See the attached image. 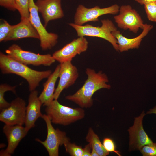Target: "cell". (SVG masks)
Here are the masks:
<instances>
[{"label":"cell","mask_w":156,"mask_h":156,"mask_svg":"<svg viewBox=\"0 0 156 156\" xmlns=\"http://www.w3.org/2000/svg\"><path fill=\"white\" fill-rule=\"evenodd\" d=\"M87 78L82 86L74 94L65 97V99L75 103L82 108L91 107L93 104L94 94L103 88L109 89L111 86L106 75L102 71L96 72L94 70L87 68L85 71Z\"/></svg>","instance_id":"obj_1"},{"label":"cell","mask_w":156,"mask_h":156,"mask_svg":"<svg viewBox=\"0 0 156 156\" xmlns=\"http://www.w3.org/2000/svg\"><path fill=\"white\" fill-rule=\"evenodd\" d=\"M0 68L3 74H14L25 79L30 92L35 90L43 79L47 78L51 70L39 71L33 70L2 52L0 53Z\"/></svg>","instance_id":"obj_2"},{"label":"cell","mask_w":156,"mask_h":156,"mask_svg":"<svg viewBox=\"0 0 156 156\" xmlns=\"http://www.w3.org/2000/svg\"><path fill=\"white\" fill-rule=\"evenodd\" d=\"M45 111L52 123L64 126L83 119L85 114L82 108H73L64 106L56 99L46 106Z\"/></svg>","instance_id":"obj_3"},{"label":"cell","mask_w":156,"mask_h":156,"mask_svg":"<svg viewBox=\"0 0 156 156\" xmlns=\"http://www.w3.org/2000/svg\"><path fill=\"white\" fill-rule=\"evenodd\" d=\"M101 22L100 27L89 24L79 25L72 23L69 25L75 29L79 37L89 36L102 38L109 42L116 51H118L117 41L112 34L113 31L117 30V28L109 19H103Z\"/></svg>","instance_id":"obj_4"},{"label":"cell","mask_w":156,"mask_h":156,"mask_svg":"<svg viewBox=\"0 0 156 156\" xmlns=\"http://www.w3.org/2000/svg\"><path fill=\"white\" fill-rule=\"evenodd\" d=\"M7 55L15 60L26 65L49 66L56 61L52 55H41L23 50L18 45L14 44L5 50Z\"/></svg>","instance_id":"obj_5"},{"label":"cell","mask_w":156,"mask_h":156,"mask_svg":"<svg viewBox=\"0 0 156 156\" xmlns=\"http://www.w3.org/2000/svg\"><path fill=\"white\" fill-rule=\"evenodd\" d=\"M41 118L46 123L47 129V138L44 141L38 138H36V140L44 146L49 156H58L60 146L64 145L70 139L67 136L65 132L54 128L51 120L46 114H42Z\"/></svg>","instance_id":"obj_6"},{"label":"cell","mask_w":156,"mask_h":156,"mask_svg":"<svg viewBox=\"0 0 156 156\" xmlns=\"http://www.w3.org/2000/svg\"><path fill=\"white\" fill-rule=\"evenodd\" d=\"M29 20L40 36V46L42 50L51 49L57 42L58 36L56 34L49 33L42 24L37 7L34 0H29Z\"/></svg>","instance_id":"obj_7"},{"label":"cell","mask_w":156,"mask_h":156,"mask_svg":"<svg viewBox=\"0 0 156 156\" xmlns=\"http://www.w3.org/2000/svg\"><path fill=\"white\" fill-rule=\"evenodd\" d=\"M119 13L114 18L118 27L124 30L129 29L134 33L140 29H143L144 24L137 12L129 5H122L120 7Z\"/></svg>","instance_id":"obj_8"},{"label":"cell","mask_w":156,"mask_h":156,"mask_svg":"<svg viewBox=\"0 0 156 156\" xmlns=\"http://www.w3.org/2000/svg\"><path fill=\"white\" fill-rule=\"evenodd\" d=\"M119 6L116 4L105 8L98 6L88 8L82 5L77 8L74 17V23L82 25L89 22H96L99 21L101 16L106 14H116L119 12Z\"/></svg>","instance_id":"obj_9"},{"label":"cell","mask_w":156,"mask_h":156,"mask_svg":"<svg viewBox=\"0 0 156 156\" xmlns=\"http://www.w3.org/2000/svg\"><path fill=\"white\" fill-rule=\"evenodd\" d=\"M26 107L24 100L16 98L8 107L1 110L0 121L7 125H22L25 122Z\"/></svg>","instance_id":"obj_10"},{"label":"cell","mask_w":156,"mask_h":156,"mask_svg":"<svg viewBox=\"0 0 156 156\" xmlns=\"http://www.w3.org/2000/svg\"><path fill=\"white\" fill-rule=\"evenodd\" d=\"M145 115L143 111L139 116L135 118L133 125L128 130L129 134V151L140 150L143 146L153 142L143 127V120Z\"/></svg>","instance_id":"obj_11"},{"label":"cell","mask_w":156,"mask_h":156,"mask_svg":"<svg viewBox=\"0 0 156 156\" xmlns=\"http://www.w3.org/2000/svg\"><path fill=\"white\" fill-rule=\"evenodd\" d=\"M88 44L85 37H80L56 51L52 55L55 60L60 63L71 61L77 55L86 51Z\"/></svg>","instance_id":"obj_12"},{"label":"cell","mask_w":156,"mask_h":156,"mask_svg":"<svg viewBox=\"0 0 156 156\" xmlns=\"http://www.w3.org/2000/svg\"><path fill=\"white\" fill-rule=\"evenodd\" d=\"M59 80L54 94V99L57 100L62 91L73 85L78 79L79 74L77 68L71 61L60 64Z\"/></svg>","instance_id":"obj_13"},{"label":"cell","mask_w":156,"mask_h":156,"mask_svg":"<svg viewBox=\"0 0 156 156\" xmlns=\"http://www.w3.org/2000/svg\"><path fill=\"white\" fill-rule=\"evenodd\" d=\"M3 131L7 138L8 144L5 150L1 151L0 156H10L28 131L22 125L6 124L3 127Z\"/></svg>","instance_id":"obj_14"},{"label":"cell","mask_w":156,"mask_h":156,"mask_svg":"<svg viewBox=\"0 0 156 156\" xmlns=\"http://www.w3.org/2000/svg\"><path fill=\"white\" fill-rule=\"evenodd\" d=\"M35 4L38 12L41 14L45 27L49 21L64 16L61 0H37Z\"/></svg>","instance_id":"obj_15"},{"label":"cell","mask_w":156,"mask_h":156,"mask_svg":"<svg viewBox=\"0 0 156 156\" xmlns=\"http://www.w3.org/2000/svg\"><path fill=\"white\" fill-rule=\"evenodd\" d=\"M38 94V91L35 90L31 92L29 96L24 122L25 127L28 131L35 127V122L42 115L41 112L42 104Z\"/></svg>","instance_id":"obj_16"},{"label":"cell","mask_w":156,"mask_h":156,"mask_svg":"<svg viewBox=\"0 0 156 156\" xmlns=\"http://www.w3.org/2000/svg\"><path fill=\"white\" fill-rule=\"evenodd\" d=\"M153 27V26L151 25L144 24L142 33L136 37L131 38L124 36L117 30L113 31L112 34L117 41L118 51L122 52L130 49L138 48L143 38L147 35Z\"/></svg>","instance_id":"obj_17"},{"label":"cell","mask_w":156,"mask_h":156,"mask_svg":"<svg viewBox=\"0 0 156 156\" xmlns=\"http://www.w3.org/2000/svg\"><path fill=\"white\" fill-rule=\"evenodd\" d=\"M27 38L40 39L38 34L29 19L21 20L18 23L12 25L10 31L4 41L16 40Z\"/></svg>","instance_id":"obj_18"},{"label":"cell","mask_w":156,"mask_h":156,"mask_svg":"<svg viewBox=\"0 0 156 156\" xmlns=\"http://www.w3.org/2000/svg\"><path fill=\"white\" fill-rule=\"evenodd\" d=\"M60 64L56 67L54 71L47 78V81L43 84V89L39 96L42 105L47 106L49 105L54 99L55 86L59 77Z\"/></svg>","instance_id":"obj_19"},{"label":"cell","mask_w":156,"mask_h":156,"mask_svg":"<svg viewBox=\"0 0 156 156\" xmlns=\"http://www.w3.org/2000/svg\"><path fill=\"white\" fill-rule=\"evenodd\" d=\"M86 140L95 150L99 156H106L109 154V152L105 149L99 137L91 127L89 129Z\"/></svg>","instance_id":"obj_20"},{"label":"cell","mask_w":156,"mask_h":156,"mask_svg":"<svg viewBox=\"0 0 156 156\" xmlns=\"http://www.w3.org/2000/svg\"><path fill=\"white\" fill-rule=\"evenodd\" d=\"M16 10L19 12L21 20H29L30 12L29 0H14Z\"/></svg>","instance_id":"obj_21"},{"label":"cell","mask_w":156,"mask_h":156,"mask_svg":"<svg viewBox=\"0 0 156 156\" xmlns=\"http://www.w3.org/2000/svg\"><path fill=\"white\" fill-rule=\"evenodd\" d=\"M16 86H11L6 84H2L0 85V109L8 107L10 103L7 102L4 98L5 93L7 91H11L14 93H16Z\"/></svg>","instance_id":"obj_22"},{"label":"cell","mask_w":156,"mask_h":156,"mask_svg":"<svg viewBox=\"0 0 156 156\" xmlns=\"http://www.w3.org/2000/svg\"><path fill=\"white\" fill-rule=\"evenodd\" d=\"M65 150L71 156H83V148L80 146L71 142L70 140L64 144Z\"/></svg>","instance_id":"obj_23"},{"label":"cell","mask_w":156,"mask_h":156,"mask_svg":"<svg viewBox=\"0 0 156 156\" xmlns=\"http://www.w3.org/2000/svg\"><path fill=\"white\" fill-rule=\"evenodd\" d=\"M144 5L148 20L151 21L156 22V1L146 3Z\"/></svg>","instance_id":"obj_24"},{"label":"cell","mask_w":156,"mask_h":156,"mask_svg":"<svg viewBox=\"0 0 156 156\" xmlns=\"http://www.w3.org/2000/svg\"><path fill=\"white\" fill-rule=\"evenodd\" d=\"M6 20H3L0 25V42L4 41L12 27Z\"/></svg>","instance_id":"obj_25"},{"label":"cell","mask_w":156,"mask_h":156,"mask_svg":"<svg viewBox=\"0 0 156 156\" xmlns=\"http://www.w3.org/2000/svg\"><path fill=\"white\" fill-rule=\"evenodd\" d=\"M140 151L143 156H156V143L145 145Z\"/></svg>","instance_id":"obj_26"},{"label":"cell","mask_w":156,"mask_h":156,"mask_svg":"<svg viewBox=\"0 0 156 156\" xmlns=\"http://www.w3.org/2000/svg\"><path fill=\"white\" fill-rule=\"evenodd\" d=\"M103 144L105 149L108 152H114L121 156L120 152L116 149V146L114 141L111 139L106 138L103 140Z\"/></svg>","instance_id":"obj_27"},{"label":"cell","mask_w":156,"mask_h":156,"mask_svg":"<svg viewBox=\"0 0 156 156\" xmlns=\"http://www.w3.org/2000/svg\"><path fill=\"white\" fill-rule=\"evenodd\" d=\"M0 5L10 10H16L14 0H0Z\"/></svg>","instance_id":"obj_28"},{"label":"cell","mask_w":156,"mask_h":156,"mask_svg":"<svg viewBox=\"0 0 156 156\" xmlns=\"http://www.w3.org/2000/svg\"><path fill=\"white\" fill-rule=\"evenodd\" d=\"M92 147L91 144L88 143L83 148V156H91V150Z\"/></svg>","instance_id":"obj_29"},{"label":"cell","mask_w":156,"mask_h":156,"mask_svg":"<svg viewBox=\"0 0 156 156\" xmlns=\"http://www.w3.org/2000/svg\"><path fill=\"white\" fill-rule=\"evenodd\" d=\"M135 1L140 5H144L147 3L156 1V0H135Z\"/></svg>","instance_id":"obj_30"},{"label":"cell","mask_w":156,"mask_h":156,"mask_svg":"<svg viewBox=\"0 0 156 156\" xmlns=\"http://www.w3.org/2000/svg\"><path fill=\"white\" fill-rule=\"evenodd\" d=\"M156 114V106H155L153 108L150 109L148 111L146 114Z\"/></svg>","instance_id":"obj_31"},{"label":"cell","mask_w":156,"mask_h":156,"mask_svg":"<svg viewBox=\"0 0 156 156\" xmlns=\"http://www.w3.org/2000/svg\"><path fill=\"white\" fill-rule=\"evenodd\" d=\"M91 154V156H99L95 150L92 147Z\"/></svg>","instance_id":"obj_32"}]
</instances>
